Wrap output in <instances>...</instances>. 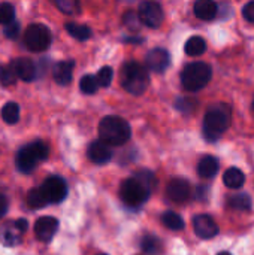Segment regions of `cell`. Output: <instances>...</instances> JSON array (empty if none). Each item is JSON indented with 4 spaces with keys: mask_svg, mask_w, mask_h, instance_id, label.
I'll use <instances>...</instances> for the list:
<instances>
[{
    "mask_svg": "<svg viewBox=\"0 0 254 255\" xmlns=\"http://www.w3.org/2000/svg\"><path fill=\"white\" fill-rule=\"evenodd\" d=\"M157 187V179L150 170H138L120 187V197L129 208L142 206Z\"/></svg>",
    "mask_w": 254,
    "mask_h": 255,
    "instance_id": "1",
    "label": "cell"
},
{
    "mask_svg": "<svg viewBox=\"0 0 254 255\" xmlns=\"http://www.w3.org/2000/svg\"><path fill=\"white\" fill-rule=\"evenodd\" d=\"M232 121V109L226 103L216 105L208 109L204 118V137L208 142H216L219 140L225 131L229 128Z\"/></svg>",
    "mask_w": 254,
    "mask_h": 255,
    "instance_id": "2",
    "label": "cell"
},
{
    "mask_svg": "<svg viewBox=\"0 0 254 255\" xmlns=\"http://www.w3.org/2000/svg\"><path fill=\"white\" fill-rule=\"evenodd\" d=\"M132 136L130 126L126 120L109 115L105 117L99 124V137L108 146H120L124 145Z\"/></svg>",
    "mask_w": 254,
    "mask_h": 255,
    "instance_id": "3",
    "label": "cell"
},
{
    "mask_svg": "<svg viewBox=\"0 0 254 255\" xmlns=\"http://www.w3.org/2000/svg\"><path fill=\"white\" fill-rule=\"evenodd\" d=\"M120 82L127 93L133 96H142L148 88L150 75L141 63L132 60L123 64L120 73Z\"/></svg>",
    "mask_w": 254,
    "mask_h": 255,
    "instance_id": "4",
    "label": "cell"
},
{
    "mask_svg": "<svg viewBox=\"0 0 254 255\" xmlns=\"http://www.w3.org/2000/svg\"><path fill=\"white\" fill-rule=\"evenodd\" d=\"M48 154L49 149L43 142L40 140L31 142L18 151L15 158L16 169L21 173H31L40 161H45L48 158Z\"/></svg>",
    "mask_w": 254,
    "mask_h": 255,
    "instance_id": "5",
    "label": "cell"
},
{
    "mask_svg": "<svg viewBox=\"0 0 254 255\" xmlns=\"http://www.w3.org/2000/svg\"><path fill=\"white\" fill-rule=\"evenodd\" d=\"M213 78L211 66L204 61H195L184 67L181 72V84L187 91H199L208 85Z\"/></svg>",
    "mask_w": 254,
    "mask_h": 255,
    "instance_id": "6",
    "label": "cell"
},
{
    "mask_svg": "<svg viewBox=\"0 0 254 255\" xmlns=\"http://www.w3.org/2000/svg\"><path fill=\"white\" fill-rule=\"evenodd\" d=\"M51 43V33L46 25L43 24H30L24 34V45L33 51H45Z\"/></svg>",
    "mask_w": 254,
    "mask_h": 255,
    "instance_id": "7",
    "label": "cell"
},
{
    "mask_svg": "<svg viewBox=\"0 0 254 255\" xmlns=\"http://www.w3.org/2000/svg\"><path fill=\"white\" fill-rule=\"evenodd\" d=\"M28 223L25 220H15L1 224L0 227V244L7 248L18 247L22 242V236L25 235Z\"/></svg>",
    "mask_w": 254,
    "mask_h": 255,
    "instance_id": "8",
    "label": "cell"
},
{
    "mask_svg": "<svg viewBox=\"0 0 254 255\" xmlns=\"http://www.w3.org/2000/svg\"><path fill=\"white\" fill-rule=\"evenodd\" d=\"M39 188L43 193L46 202L52 205L63 202L67 196L66 181L60 176H48Z\"/></svg>",
    "mask_w": 254,
    "mask_h": 255,
    "instance_id": "9",
    "label": "cell"
},
{
    "mask_svg": "<svg viewBox=\"0 0 254 255\" xmlns=\"http://www.w3.org/2000/svg\"><path fill=\"white\" fill-rule=\"evenodd\" d=\"M139 21L150 28H159L163 22V9L157 1H144L139 4L138 10Z\"/></svg>",
    "mask_w": 254,
    "mask_h": 255,
    "instance_id": "10",
    "label": "cell"
},
{
    "mask_svg": "<svg viewBox=\"0 0 254 255\" xmlns=\"http://www.w3.org/2000/svg\"><path fill=\"white\" fill-rule=\"evenodd\" d=\"M193 229L196 236L201 239H213L219 235V226L207 214H199L193 218Z\"/></svg>",
    "mask_w": 254,
    "mask_h": 255,
    "instance_id": "11",
    "label": "cell"
},
{
    "mask_svg": "<svg viewBox=\"0 0 254 255\" xmlns=\"http://www.w3.org/2000/svg\"><path fill=\"white\" fill-rule=\"evenodd\" d=\"M145 64L148 70L156 72V73H163L171 64V55L163 48H154L147 54Z\"/></svg>",
    "mask_w": 254,
    "mask_h": 255,
    "instance_id": "12",
    "label": "cell"
},
{
    "mask_svg": "<svg viewBox=\"0 0 254 255\" xmlns=\"http://www.w3.org/2000/svg\"><path fill=\"white\" fill-rule=\"evenodd\" d=\"M192 193L190 184L184 178H174L166 187V196L175 203H184L189 200Z\"/></svg>",
    "mask_w": 254,
    "mask_h": 255,
    "instance_id": "13",
    "label": "cell"
},
{
    "mask_svg": "<svg viewBox=\"0 0 254 255\" xmlns=\"http://www.w3.org/2000/svg\"><path fill=\"white\" fill-rule=\"evenodd\" d=\"M57 230H58V221L52 217H42L34 224V235L43 244L51 242Z\"/></svg>",
    "mask_w": 254,
    "mask_h": 255,
    "instance_id": "14",
    "label": "cell"
},
{
    "mask_svg": "<svg viewBox=\"0 0 254 255\" xmlns=\"http://www.w3.org/2000/svg\"><path fill=\"white\" fill-rule=\"evenodd\" d=\"M10 67H12L15 76L25 82H30L36 78V66L30 58H24V57L15 58V60H12Z\"/></svg>",
    "mask_w": 254,
    "mask_h": 255,
    "instance_id": "15",
    "label": "cell"
},
{
    "mask_svg": "<svg viewBox=\"0 0 254 255\" xmlns=\"http://www.w3.org/2000/svg\"><path fill=\"white\" fill-rule=\"evenodd\" d=\"M87 155L96 164H106L112 158V151L103 142L94 140V142L90 143V146L87 149Z\"/></svg>",
    "mask_w": 254,
    "mask_h": 255,
    "instance_id": "16",
    "label": "cell"
},
{
    "mask_svg": "<svg viewBox=\"0 0 254 255\" xmlns=\"http://www.w3.org/2000/svg\"><path fill=\"white\" fill-rule=\"evenodd\" d=\"M73 61L72 60H66V61H60L54 66L52 70V76L54 81L58 85H69L72 82L73 78Z\"/></svg>",
    "mask_w": 254,
    "mask_h": 255,
    "instance_id": "17",
    "label": "cell"
},
{
    "mask_svg": "<svg viewBox=\"0 0 254 255\" xmlns=\"http://www.w3.org/2000/svg\"><path fill=\"white\" fill-rule=\"evenodd\" d=\"M219 160L213 155H205L204 158H201L198 164V175L204 179H211L219 173Z\"/></svg>",
    "mask_w": 254,
    "mask_h": 255,
    "instance_id": "18",
    "label": "cell"
},
{
    "mask_svg": "<svg viewBox=\"0 0 254 255\" xmlns=\"http://www.w3.org/2000/svg\"><path fill=\"white\" fill-rule=\"evenodd\" d=\"M219 7L211 0H198L195 3V15L202 21H211L217 16Z\"/></svg>",
    "mask_w": 254,
    "mask_h": 255,
    "instance_id": "19",
    "label": "cell"
},
{
    "mask_svg": "<svg viewBox=\"0 0 254 255\" xmlns=\"http://www.w3.org/2000/svg\"><path fill=\"white\" fill-rule=\"evenodd\" d=\"M223 182L231 190H238L246 182V175L238 167H229L223 175Z\"/></svg>",
    "mask_w": 254,
    "mask_h": 255,
    "instance_id": "20",
    "label": "cell"
},
{
    "mask_svg": "<svg viewBox=\"0 0 254 255\" xmlns=\"http://www.w3.org/2000/svg\"><path fill=\"white\" fill-rule=\"evenodd\" d=\"M141 250L145 253V254L150 255H157L162 254L163 251V244L162 241L154 236V235H145L141 241Z\"/></svg>",
    "mask_w": 254,
    "mask_h": 255,
    "instance_id": "21",
    "label": "cell"
},
{
    "mask_svg": "<svg viewBox=\"0 0 254 255\" xmlns=\"http://www.w3.org/2000/svg\"><path fill=\"white\" fill-rule=\"evenodd\" d=\"M184 51L190 57H199L207 51V42L201 36H192L184 46Z\"/></svg>",
    "mask_w": 254,
    "mask_h": 255,
    "instance_id": "22",
    "label": "cell"
},
{
    "mask_svg": "<svg viewBox=\"0 0 254 255\" xmlns=\"http://www.w3.org/2000/svg\"><path fill=\"white\" fill-rule=\"evenodd\" d=\"M228 203L235 211L246 212V211H250L252 209V197L247 193H237V194L231 196L229 200H228Z\"/></svg>",
    "mask_w": 254,
    "mask_h": 255,
    "instance_id": "23",
    "label": "cell"
},
{
    "mask_svg": "<svg viewBox=\"0 0 254 255\" xmlns=\"http://www.w3.org/2000/svg\"><path fill=\"white\" fill-rule=\"evenodd\" d=\"M66 31L76 40H87L91 36V28L84 24H78V22H67Z\"/></svg>",
    "mask_w": 254,
    "mask_h": 255,
    "instance_id": "24",
    "label": "cell"
},
{
    "mask_svg": "<svg viewBox=\"0 0 254 255\" xmlns=\"http://www.w3.org/2000/svg\"><path fill=\"white\" fill-rule=\"evenodd\" d=\"M162 223H163V226H165L166 229H169V230L178 232V230H183V229H184V220H183L178 214H175V212H172V211H168V212H165V214L162 215Z\"/></svg>",
    "mask_w": 254,
    "mask_h": 255,
    "instance_id": "25",
    "label": "cell"
},
{
    "mask_svg": "<svg viewBox=\"0 0 254 255\" xmlns=\"http://www.w3.org/2000/svg\"><path fill=\"white\" fill-rule=\"evenodd\" d=\"M1 118L6 124H15L19 120V106L13 102L6 103L1 108Z\"/></svg>",
    "mask_w": 254,
    "mask_h": 255,
    "instance_id": "26",
    "label": "cell"
},
{
    "mask_svg": "<svg viewBox=\"0 0 254 255\" xmlns=\"http://www.w3.org/2000/svg\"><path fill=\"white\" fill-rule=\"evenodd\" d=\"M27 205L33 209H40L43 206L48 205L43 193L40 191V188H31L27 194Z\"/></svg>",
    "mask_w": 254,
    "mask_h": 255,
    "instance_id": "27",
    "label": "cell"
},
{
    "mask_svg": "<svg viewBox=\"0 0 254 255\" xmlns=\"http://www.w3.org/2000/svg\"><path fill=\"white\" fill-rule=\"evenodd\" d=\"M55 6L67 15H78L81 12V4L76 0H57Z\"/></svg>",
    "mask_w": 254,
    "mask_h": 255,
    "instance_id": "28",
    "label": "cell"
},
{
    "mask_svg": "<svg viewBox=\"0 0 254 255\" xmlns=\"http://www.w3.org/2000/svg\"><path fill=\"white\" fill-rule=\"evenodd\" d=\"M79 88L84 94H94L99 88L97 85V81H96V76L93 75H85L81 78V84H79Z\"/></svg>",
    "mask_w": 254,
    "mask_h": 255,
    "instance_id": "29",
    "label": "cell"
},
{
    "mask_svg": "<svg viewBox=\"0 0 254 255\" xmlns=\"http://www.w3.org/2000/svg\"><path fill=\"white\" fill-rule=\"evenodd\" d=\"M15 19V9L10 3H0V24L7 25Z\"/></svg>",
    "mask_w": 254,
    "mask_h": 255,
    "instance_id": "30",
    "label": "cell"
},
{
    "mask_svg": "<svg viewBox=\"0 0 254 255\" xmlns=\"http://www.w3.org/2000/svg\"><path fill=\"white\" fill-rule=\"evenodd\" d=\"M16 81V76L10 67V64H0V84L4 85V87H9L12 84H15Z\"/></svg>",
    "mask_w": 254,
    "mask_h": 255,
    "instance_id": "31",
    "label": "cell"
},
{
    "mask_svg": "<svg viewBox=\"0 0 254 255\" xmlns=\"http://www.w3.org/2000/svg\"><path fill=\"white\" fill-rule=\"evenodd\" d=\"M196 106H198V100L190 99V97H180V99H177V102H175V108H177L178 111H181L183 114H190V112H193V111L196 109Z\"/></svg>",
    "mask_w": 254,
    "mask_h": 255,
    "instance_id": "32",
    "label": "cell"
},
{
    "mask_svg": "<svg viewBox=\"0 0 254 255\" xmlns=\"http://www.w3.org/2000/svg\"><path fill=\"white\" fill-rule=\"evenodd\" d=\"M112 76H114V72H112V69H111L109 66L102 67V69L99 70L97 76H96L97 85H99V87H103V88L109 87L111 82H112Z\"/></svg>",
    "mask_w": 254,
    "mask_h": 255,
    "instance_id": "33",
    "label": "cell"
},
{
    "mask_svg": "<svg viewBox=\"0 0 254 255\" xmlns=\"http://www.w3.org/2000/svg\"><path fill=\"white\" fill-rule=\"evenodd\" d=\"M123 22H124V25H126L129 30H132V31H138V30L141 28L139 16H138V13L133 12V10H127V12L123 15Z\"/></svg>",
    "mask_w": 254,
    "mask_h": 255,
    "instance_id": "34",
    "label": "cell"
},
{
    "mask_svg": "<svg viewBox=\"0 0 254 255\" xmlns=\"http://www.w3.org/2000/svg\"><path fill=\"white\" fill-rule=\"evenodd\" d=\"M3 33H4V36H6L7 39H16V36H18V33H19V24L13 21V22L4 25Z\"/></svg>",
    "mask_w": 254,
    "mask_h": 255,
    "instance_id": "35",
    "label": "cell"
},
{
    "mask_svg": "<svg viewBox=\"0 0 254 255\" xmlns=\"http://www.w3.org/2000/svg\"><path fill=\"white\" fill-rule=\"evenodd\" d=\"M243 16H244L249 22H254V1H249V3L243 7Z\"/></svg>",
    "mask_w": 254,
    "mask_h": 255,
    "instance_id": "36",
    "label": "cell"
},
{
    "mask_svg": "<svg viewBox=\"0 0 254 255\" xmlns=\"http://www.w3.org/2000/svg\"><path fill=\"white\" fill-rule=\"evenodd\" d=\"M208 193H210V188L205 187V185H201L196 188V199L198 200H207L208 199Z\"/></svg>",
    "mask_w": 254,
    "mask_h": 255,
    "instance_id": "37",
    "label": "cell"
},
{
    "mask_svg": "<svg viewBox=\"0 0 254 255\" xmlns=\"http://www.w3.org/2000/svg\"><path fill=\"white\" fill-rule=\"evenodd\" d=\"M7 211V199L0 193V218L6 214Z\"/></svg>",
    "mask_w": 254,
    "mask_h": 255,
    "instance_id": "38",
    "label": "cell"
},
{
    "mask_svg": "<svg viewBox=\"0 0 254 255\" xmlns=\"http://www.w3.org/2000/svg\"><path fill=\"white\" fill-rule=\"evenodd\" d=\"M127 42H142V39H127Z\"/></svg>",
    "mask_w": 254,
    "mask_h": 255,
    "instance_id": "39",
    "label": "cell"
},
{
    "mask_svg": "<svg viewBox=\"0 0 254 255\" xmlns=\"http://www.w3.org/2000/svg\"><path fill=\"white\" fill-rule=\"evenodd\" d=\"M217 255H232L231 253H226V251H223V253H220V254H217Z\"/></svg>",
    "mask_w": 254,
    "mask_h": 255,
    "instance_id": "40",
    "label": "cell"
},
{
    "mask_svg": "<svg viewBox=\"0 0 254 255\" xmlns=\"http://www.w3.org/2000/svg\"><path fill=\"white\" fill-rule=\"evenodd\" d=\"M253 109H254V103H253Z\"/></svg>",
    "mask_w": 254,
    "mask_h": 255,
    "instance_id": "41",
    "label": "cell"
},
{
    "mask_svg": "<svg viewBox=\"0 0 254 255\" xmlns=\"http://www.w3.org/2000/svg\"><path fill=\"white\" fill-rule=\"evenodd\" d=\"M100 255H105V254H100Z\"/></svg>",
    "mask_w": 254,
    "mask_h": 255,
    "instance_id": "42",
    "label": "cell"
}]
</instances>
